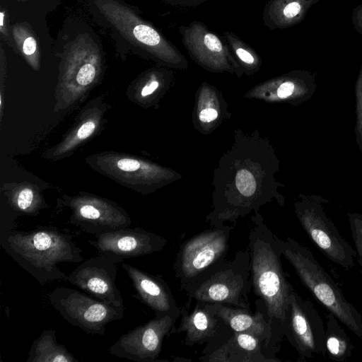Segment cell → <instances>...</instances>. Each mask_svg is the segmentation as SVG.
<instances>
[{
    "instance_id": "6da1fadb",
    "label": "cell",
    "mask_w": 362,
    "mask_h": 362,
    "mask_svg": "<svg viewBox=\"0 0 362 362\" xmlns=\"http://www.w3.org/2000/svg\"><path fill=\"white\" fill-rule=\"evenodd\" d=\"M252 221L247 245L252 288L262 300L267 320L282 341L290 297L295 290L283 269L279 238L261 217H254Z\"/></svg>"
},
{
    "instance_id": "7a4b0ae2",
    "label": "cell",
    "mask_w": 362,
    "mask_h": 362,
    "mask_svg": "<svg viewBox=\"0 0 362 362\" xmlns=\"http://www.w3.org/2000/svg\"><path fill=\"white\" fill-rule=\"evenodd\" d=\"M0 245L42 286L55 280L66 281L67 276L58 267L59 263L83 261L82 250L71 235L52 227L0 232Z\"/></svg>"
},
{
    "instance_id": "3957f363",
    "label": "cell",
    "mask_w": 362,
    "mask_h": 362,
    "mask_svg": "<svg viewBox=\"0 0 362 362\" xmlns=\"http://www.w3.org/2000/svg\"><path fill=\"white\" fill-rule=\"evenodd\" d=\"M87 4L96 23L108 29L118 42L161 62H185L177 47L123 0H87Z\"/></svg>"
},
{
    "instance_id": "277c9868",
    "label": "cell",
    "mask_w": 362,
    "mask_h": 362,
    "mask_svg": "<svg viewBox=\"0 0 362 362\" xmlns=\"http://www.w3.org/2000/svg\"><path fill=\"white\" fill-rule=\"evenodd\" d=\"M279 240L283 256L290 262L302 284L329 313L362 339V315L348 301L312 252L291 237Z\"/></svg>"
},
{
    "instance_id": "5b68a950",
    "label": "cell",
    "mask_w": 362,
    "mask_h": 362,
    "mask_svg": "<svg viewBox=\"0 0 362 362\" xmlns=\"http://www.w3.org/2000/svg\"><path fill=\"white\" fill-rule=\"evenodd\" d=\"M252 289L248 247L221 262L187 288L188 298L210 303H222L250 310L248 296Z\"/></svg>"
},
{
    "instance_id": "8992f818",
    "label": "cell",
    "mask_w": 362,
    "mask_h": 362,
    "mask_svg": "<svg viewBox=\"0 0 362 362\" xmlns=\"http://www.w3.org/2000/svg\"><path fill=\"white\" fill-rule=\"evenodd\" d=\"M232 230L228 226H214L180 245L173 267L180 291H185L227 259Z\"/></svg>"
},
{
    "instance_id": "52a82bcc",
    "label": "cell",
    "mask_w": 362,
    "mask_h": 362,
    "mask_svg": "<svg viewBox=\"0 0 362 362\" xmlns=\"http://www.w3.org/2000/svg\"><path fill=\"white\" fill-rule=\"evenodd\" d=\"M49 301L65 320L90 334L103 335L108 323L124 317V308L112 306L71 288L56 287L49 294Z\"/></svg>"
},
{
    "instance_id": "ba28073f",
    "label": "cell",
    "mask_w": 362,
    "mask_h": 362,
    "mask_svg": "<svg viewBox=\"0 0 362 362\" xmlns=\"http://www.w3.org/2000/svg\"><path fill=\"white\" fill-rule=\"evenodd\" d=\"M326 202L327 200L318 196L305 198L296 205V216L320 251L334 263L349 269L354 266L356 252L327 216L323 207Z\"/></svg>"
},
{
    "instance_id": "9c48e42d",
    "label": "cell",
    "mask_w": 362,
    "mask_h": 362,
    "mask_svg": "<svg viewBox=\"0 0 362 362\" xmlns=\"http://www.w3.org/2000/svg\"><path fill=\"white\" fill-rule=\"evenodd\" d=\"M284 337L301 357L326 355L324 322L313 303L296 291L290 297Z\"/></svg>"
},
{
    "instance_id": "30bf717a",
    "label": "cell",
    "mask_w": 362,
    "mask_h": 362,
    "mask_svg": "<svg viewBox=\"0 0 362 362\" xmlns=\"http://www.w3.org/2000/svg\"><path fill=\"white\" fill-rule=\"evenodd\" d=\"M178 317L165 316L149 320L122 334L110 346L112 355L136 362H153L158 357L163 341L170 334Z\"/></svg>"
},
{
    "instance_id": "8fae6325",
    "label": "cell",
    "mask_w": 362,
    "mask_h": 362,
    "mask_svg": "<svg viewBox=\"0 0 362 362\" xmlns=\"http://www.w3.org/2000/svg\"><path fill=\"white\" fill-rule=\"evenodd\" d=\"M95 237L96 239L88 240V243L116 264L161 251L167 244L164 237L139 227H127Z\"/></svg>"
},
{
    "instance_id": "7c38bea8",
    "label": "cell",
    "mask_w": 362,
    "mask_h": 362,
    "mask_svg": "<svg viewBox=\"0 0 362 362\" xmlns=\"http://www.w3.org/2000/svg\"><path fill=\"white\" fill-rule=\"evenodd\" d=\"M116 276V263L100 255L83 261L67 276L66 281L108 305L124 308Z\"/></svg>"
},
{
    "instance_id": "4fadbf2b",
    "label": "cell",
    "mask_w": 362,
    "mask_h": 362,
    "mask_svg": "<svg viewBox=\"0 0 362 362\" xmlns=\"http://www.w3.org/2000/svg\"><path fill=\"white\" fill-rule=\"evenodd\" d=\"M69 222L94 235L115 231L130 226L128 214L117 206L95 198L71 199Z\"/></svg>"
},
{
    "instance_id": "5bb4252c",
    "label": "cell",
    "mask_w": 362,
    "mask_h": 362,
    "mask_svg": "<svg viewBox=\"0 0 362 362\" xmlns=\"http://www.w3.org/2000/svg\"><path fill=\"white\" fill-rule=\"evenodd\" d=\"M62 54V78L86 87L95 80L102 64V54L96 42L86 33L78 34L65 46Z\"/></svg>"
},
{
    "instance_id": "9a60e30c",
    "label": "cell",
    "mask_w": 362,
    "mask_h": 362,
    "mask_svg": "<svg viewBox=\"0 0 362 362\" xmlns=\"http://www.w3.org/2000/svg\"><path fill=\"white\" fill-rule=\"evenodd\" d=\"M120 266L132 282L136 293L134 297L150 308L156 317H180V307L161 276L149 274L127 263H121Z\"/></svg>"
},
{
    "instance_id": "2e32d148",
    "label": "cell",
    "mask_w": 362,
    "mask_h": 362,
    "mask_svg": "<svg viewBox=\"0 0 362 362\" xmlns=\"http://www.w3.org/2000/svg\"><path fill=\"white\" fill-rule=\"evenodd\" d=\"M182 42L195 60L210 66L233 62L232 53L224 40L202 22L194 21L178 28Z\"/></svg>"
},
{
    "instance_id": "e0dca14e",
    "label": "cell",
    "mask_w": 362,
    "mask_h": 362,
    "mask_svg": "<svg viewBox=\"0 0 362 362\" xmlns=\"http://www.w3.org/2000/svg\"><path fill=\"white\" fill-rule=\"evenodd\" d=\"M204 303L233 332H247L258 337L270 354L272 352L275 355L279 349L281 341L269 322L265 310H257L252 314L250 310L245 308L216 303Z\"/></svg>"
},
{
    "instance_id": "ac0fdd59",
    "label": "cell",
    "mask_w": 362,
    "mask_h": 362,
    "mask_svg": "<svg viewBox=\"0 0 362 362\" xmlns=\"http://www.w3.org/2000/svg\"><path fill=\"white\" fill-rule=\"evenodd\" d=\"M207 362H281L271 355L256 336L242 332L233 334L217 349L200 357Z\"/></svg>"
},
{
    "instance_id": "d6986e66",
    "label": "cell",
    "mask_w": 362,
    "mask_h": 362,
    "mask_svg": "<svg viewBox=\"0 0 362 362\" xmlns=\"http://www.w3.org/2000/svg\"><path fill=\"white\" fill-rule=\"evenodd\" d=\"M192 300V298H188L185 305L180 307V325L170 332L174 334L185 332V344L188 346L197 344H202L212 340L218 334L220 322H222L203 302L196 300L194 308L190 311Z\"/></svg>"
},
{
    "instance_id": "ffe728a7",
    "label": "cell",
    "mask_w": 362,
    "mask_h": 362,
    "mask_svg": "<svg viewBox=\"0 0 362 362\" xmlns=\"http://www.w3.org/2000/svg\"><path fill=\"white\" fill-rule=\"evenodd\" d=\"M319 1L268 0L263 8V24L270 30L293 27L300 23Z\"/></svg>"
},
{
    "instance_id": "44dd1931",
    "label": "cell",
    "mask_w": 362,
    "mask_h": 362,
    "mask_svg": "<svg viewBox=\"0 0 362 362\" xmlns=\"http://www.w3.org/2000/svg\"><path fill=\"white\" fill-rule=\"evenodd\" d=\"M64 344L57 342L54 329L42 331L32 344L27 362H78Z\"/></svg>"
},
{
    "instance_id": "7402d4cb",
    "label": "cell",
    "mask_w": 362,
    "mask_h": 362,
    "mask_svg": "<svg viewBox=\"0 0 362 362\" xmlns=\"http://www.w3.org/2000/svg\"><path fill=\"white\" fill-rule=\"evenodd\" d=\"M325 348L327 357L337 362H344L349 358L354 346L338 319L332 313L327 315L325 327Z\"/></svg>"
},
{
    "instance_id": "603a6c76",
    "label": "cell",
    "mask_w": 362,
    "mask_h": 362,
    "mask_svg": "<svg viewBox=\"0 0 362 362\" xmlns=\"http://www.w3.org/2000/svg\"><path fill=\"white\" fill-rule=\"evenodd\" d=\"M12 37L18 52L33 69H38L41 51L35 33L28 23H16L11 26Z\"/></svg>"
},
{
    "instance_id": "cb8c5ba5",
    "label": "cell",
    "mask_w": 362,
    "mask_h": 362,
    "mask_svg": "<svg viewBox=\"0 0 362 362\" xmlns=\"http://www.w3.org/2000/svg\"><path fill=\"white\" fill-rule=\"evenodd\" d=\"M223 38L227 43L230 52L245 66L253 67L259 63V58L251 46L245 42L235 33L226 31Z\"/></svg>"
},
{
    "instance_id": "d4e9b609",
    "label": "cell",
    "mask_w": 362,
    "mask_h": 362,
    "mask_svg": "<svg viewBox=\"0 0 362 362\" xmlns=\"http://www.w3.org/2000/svg\"><path fill=\"white\" fill-rule=\"evenodd\" d=\"M347 217L358 262L362 268V214L349 213L347 214Z\"/></svg>"
},
{
    "instance_id": "484cf974",
    "label": "cell",
    "mask_w": 362,
    "mask_h": 362,
    "mask_svg": "<svg viewBox=\"0 0 362 362\" xmlns=\"http://www.w3.org/2000/svg\"><path fill=\"white\" fill-rule=\"evenodd\" d=\"M356 98V123L355 134L356 144L362 153V65L355 86Z\"/></svg>"
},
{
    "instance_id": "4316f807",
    "label": "cell",
    "mask_w": 362,
    "mask_h": 362,
    "mask_svg": "<svg viewBox=\"0 0 362 362\" xmlns=\"http://www.w3.org/2000/svg\"><path fill=\"white\" fill-rule=\"evenodd\" d=\"M15 205L16 209L22 212L28 214L35 212L37 206L33 191L30 188L21 189L16 198Z\"/></svg>"
},
{
    "instance_id": "83f0119b",
    "label": "cell",
    "mask_w": 362,
    "mask_h": 362,
    "mask_svg": "<svg viewBox=\"0 0 362 362\" xmlns=\"http://www.w3.org/2000/svg\"><path fill=\"white\" fill-rule=\"evenodd\" d=\"M96 123L94 120L83 122L77 130L76 134L66 144V149L89 137L95 130Z\"/></svg>"
},
{
    "instance_id": "f1b7e54d",
    "label": "cell",
    "mask_w": 362,
    "mask_h": 362,
    "mask_svg": "<svg viewBox=\"0 0 362 362\" xmlns=\"http://www.w3.org/2000/svg\"><path fill=\"white\" fill-rule=\"evenodd\" d=\"M0 37L9 47L13 48L15 52H18L13 37L10 36L8 33L7 11L4 7H1L0 11Z\"/></svg>"
},
{
    "instance_id": "f546056e",
    "label": "cell",
    "mask_w": 362,
    "mask_h": 362,
    "mask_svg": "<svg viewBox=\"0 0 362 362\" xmlns=\"http://www.w3.org/2000/svg\"><path fill=\"white\" fill-rule=\"evenodd\" d=\"M296 88V84L293 81H286L283 82L277 89V95L280 98H286L292 95Z\"/></svg>"
},
{
    "instance_id": "4dcf8cb0",
    "label": "cell",
    "mask_w": 362,
    "mask_h": 362,
    "mask_svg": "<svg viewBox=\"0 0 362 362\" xmlns=\"http://www.w3.org/2000/svg\"><path fill=\"white\" fill-rule=\"evenodd\" d=\"M351 21L355 30L362 35V5H359L354 9Z\"/></svg>"
},
{
    "instance_id": "1f68e13d",
    "label": "cell",
    "mask_w": 362,
    "mask_h": 362,
    "mask_svg": "<svg viewBox=\"0 0 362 362\" xmlns=\"http://www.w3.org/2000/svg\"><path fill=\"white\" fill-rule=\"evenodd\" d=\"M167 4L182 7H196L208 0H163Z\"/></svg>"
},
{
    "instance_id": "d6a6232c",
    "label": "cell",
    "mask_w": 362,
    "mask_h": 362,
    "mask_svg": "<svg viewBox=\"0 0 362 362\" xmlns=\"http://www.w3.org/2000/svg\"><path fill=\"white\" fill-rule=\"evenodd\" d=\"M218 117V112L216 110L212 108H206L201 111L199 114V119L203 122H209Z\"/></svg>"
},
{
    "instance_id": "836d02e7",
    "label": "cell",
    "mask_w": 362,
    "mask_h": 362,
    "mask_svg": "<svg viewBox=\"0 0 362 362\" xmlns=\"http://www.w3.org/2000/svg\"><path fill=\"white\" fill-rule=\"evenodd\" d=\"M158 87V82L156 80H153L148 84L145 85L141 92V95L145 97L151 94Z\"/></svg>"
}]
</instances>
